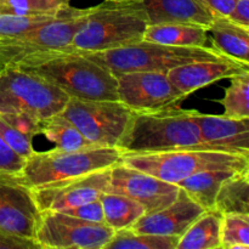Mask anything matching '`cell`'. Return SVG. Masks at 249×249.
<instances>
[{
  "instance_id": "6da1fadb",
  "label": "cell",
  "mask_w": 249,
  "mask_h": 249,
  "mask_svg": "<svg viewBox=\"0 0 249 249\" xmlns=\"http://www.w3.org/2000/svg\"><path fill=\"white\" fill-rule=\"evenodd\" d=\"M118 148L122 153L211 150L195 122L194 109L174 108L146 113L134 112Z\"/></svg>"
},
{
  "instance_id": "7a4b0ae2",
  "label": "cell",
  "mask_w": 249,
  "mask_h": 249,
  "mask_svg": "<svg viewBox=\"0 0 249 249\" xmlns=\"http://www.w3.org/2000/svg\"><path fill=\"white\" fill-rule=\"evenodd\" d=\"M90 9L68 6L56 18L0 41V70L28 68L36 60L38 66L57 56L78 53L72 46L73 36L85 22Z\"/></svg>"
},
{
  "instance_id": "3957f363",
  "label": "cell",
  "mask_w": 249,
  "mask_h": 249,
  "mask_svg": "<svg viewBox=\"0 0 249 249\" xmlns=\"http://www.w3.org/2000/svg\"><path fill=\"white\" fill-rule=\"evenodd\" d=\"M148 24L141 2L105 0L91 6L85 22L73 36L72 46L83 55L124 48L142 40Z\"/></svg>"
},
{
  "instance_id": "277c9868",
  "label": "cell",
  "mask_w": 249,
  "mask_h": 249,
  "mask_svg": "<svg viewBox=\"0 0 249 249\" xmlns=\"http://www.w3.org/2000/svg\"><path fill=\"white\" fill-rule=\"evenodd\" d=\"M84 56L104 66L114 75L126 72L168 73L186 63L228 57L213 46H173L146 40Z\"/></svg>"
},
{
  "instance_id": "5b68a950",
  "label": "cell",
  "mask_w": 249,
  "mask_h": 249,
  "mask_svg": "<svg viewBox=\"0 0 249 249\" xmlns=\"http://www.w3.org/2000/svg\"><path fill=\"white\" fill-rule=\"evenodd\" d=\"M23 70L45 78L70 97L92 101H119L116 75L83 53L61 55Z\"/></svg>"
},
{
  "instance_id": "8992f818",
  "label": "cell",
  "mask_w": 249,
  "mask_h": 249,
  "mask_svg": "<svg viewBox=\"0 0 249 249\" xmlns=\"http://www.w3.org/2000/svg\"><path fill=\"white\" fill-rule=\"evenodd\" d=\"M122 164L153 175L163 181L179 184L203 170L249 168V158L212 150H180L156 153H123Z\"/></svg>"
},
{
  "instance_id": "52a82bcc",
  "label": "cell",
  "mask_w": 249,
  "mask_h": 249,
  "mask_svg": "<svg viewBox=\"0 0 249 249\" xmlns=\"http://www.w3.org/2000/svg\"><path fill=\"white\" fill-rule=\"evenodd\" d=\"M122 151L117 147H90L78 150L34 151L26 160L19 175L29 187L51 181L79 177L106 169L122 162Z\"/></svg>"
},
{
  "instance_id": "ba28073f",
  "label": "cell",
  "mask_w": 249,
  "mask_h": 249,
  "mask_svg": "<svg viewBox=\"0 0 249 249\" xmlns=\"http://www.w3.org/2000/svg\"><path fill=\"white\" fill-rule=\"evenodd\" d=\"M70 96L45 78L23 68L0 70V114H28L38 121L61 113Z\"/></svg>"
},
{
  "instance_id": "9c48e42d",
  "label": "cell",
  "mask_w": 249,
  "mask_h": 249,
  "mask_svg": "<svg viewBox=\"0 0 249 249\" xmlns=\"http://www.w3.org/2000/svg\"><path fill=\"white\" fill-rule=\"evenodd\" d=\"M134 112L121 101H92L70 97L61 112L91 145L117 147Z\"/></svg>"
},
{
  "instance_id": "30bf717a",
  "label": "cell",
  "mask_w": 249,
  "mask_h": 249,
  "mask_svg": "<svg viewBox=\"0 0 249 249\" xmlns=\"http://www.w3.org/2000/svg\"><path fill=\"white\" fill-rule=\"evenodd\" d=\"M113 233L104 223H90L60 211H40L34 240L41 249H104Z\"/></svg>"
},
{
  "instance_id": "8fae6325",
  "label": "cell",
  "mask_w": 249,
  "mask_h": 249,
  "mask_svg": "<svg viewBox=\"0 0 249 249\" xmlns=\"http://www.w3.org/2000/svg\"><path fill=\"white\" fill-rule=\"evenodd\" d=\"M116 77L118 100L135 113L174 108L186 99L167 73L126 72Z\"/></svg>"
},
{
  "instance_id": "7c38bea8",
  "label": "cell",
  "mask_w": 249,
  "mask_h": 249,
  "mask_svg": "<svg viewBox=\"0 0 249 249\" xmlns=\"http://www.w3.org/2000/svg\"><path fill=\"white\" fill-rule=\"evenodd\" d=\"M40 209L19 173L0 172V231L34 240Z\"/></svg>"
},
{
  "instance_id": "4fadbf2b",
  "label": "cell",
  "mask_w": 249,
  "mask_h": 249,
  "mask_svg": "<svg viewBox=\"0 0 249 249\" xmlns=\"http://www.w3.org/2000/svg\"><path fill=\"white\" fill-rule=\"evenodd\" d=\"M111 168L32 187L40 211H62L95 201L107 192Z\"/></svg>"
},
{
  "instance_id": "5bb4252c",
  "label": "cell",
  "mask_w": 249,
  "mask_h": 249,
  "mask_svg": "<svg viewBox=\"0 0 249 249\" xmlns=\"http://www.w3.org/2000/svg\"><path fill=\"white\" fill-rule=\"evenodd\" d=\"M107 192L123 195L139 202L146 214L155 213L177 199L180 187L163 181L153 175L118 163L111 167V178Z\"/></svg>"
},
{
  "instance_id": "9a60e30c",
  "label": "cell",
  "mask_w": 249,
  "mask_h": 249,
  "mask_svg": "<svg viewBox=\"0 0 249 249\" xmlns=\"http://www.w3.org/2000/svg\"><path fill=\"white\" fill-rule=\"evenodd\" d=\"M201 136L213 151L236 153L249 158V118H229L194 109Z\"/></svg>"
},
{
  "instance_id": "2e32d148",
  "label": "cell",
  "mask_w": 249,
  "mask_h": 249,
  "mask_svg": "<svg viewBox=\"0 0 249 249\" xmlns=\"http://www.w3.org/2000/svg\"><path fill=\"white\" fill-rule=\"evenodd\" d=\"M204 211L206 209L192 201L186 192L180 189L177 199L172 204L155 213L145 214L130 229L138 233L180 237Z\"/></svg>"
},
{
  "instance_id": "e0dca14e",
  "label": "cell",
  "mask_w": 249,
  "mask_h": 249,
  "mask_svg": "<svg viewBox=\"0 0 249 249\" xmlns=\"http://www.w3.org/2000/svg\"><path fill=\"white\" fill-rule=\"evenodd\" d=\"M249 65L230 57L218 60L196 61L178 66L167 73L170 82L185 96H189L196 90L207 87L216 80L231 78L243 71H248Z\"/></svg>"
},
{
  "instance_id": "ac0fdd59",
  "label": "cell",
  "mask_w": 249,
  "mask_h": 249,
  "mask_svg": "<svg viewBox=\"0 0 249 249\" xmlns=\"http://www.w3.org/2000/svg\"><path fill=\"white\" fill-rule=\"evenodd\" d=\"M148 23H190L208 27L214 14L203 0H142Z\"/></svg>"
},
{
  "instance_id": "d6986e66",
  "label": "cell",
  "mask_w": 249,
  "mask_h": 249,
  "mask_svg": "<svg viewBox=\"0 0 249 249\" xmlns=\"http://www.w3.org/2000/svg\"><path fill=\"white\" fill-rule=\"evenodd\" d=\"M213 48L220 53L249 65V28L231 21L229 17L215 15L208 27Z\"/></svg>"
},
{
  "instance_id": "ffe728a7",
  "label": "cell",
  "mask_w": 249,
  "mask_h": 249,
  "mask_svg": "<svg viewBox=\"0 0 249 249\" xmlns=\"http://www.w3.org/2000/svg\"><path fill=\"white\" fill-rule=\"evenodd\" d=\"M142 40L173 46H207L208 29L198 24H148Z\"/></svg>"
},
{
  "instance_id": "44dd1931",
  "label": "cell",
  "mask_w": 249,
  "mask_h": 249,
  "mask_svg": "<svg viewBox=\"0 0 249 249\" xmlns=\"http://www.w3.org/2000/svg\"><path fill=\"white\" fill-rule=\"evenodd\" d=\"M223 214L216 209L204 211L180 236L177 249L220 248V228Z\"/></svg>"
},
{
  "instance_id": "7402d4cb",
  "label": "cell",
  "mask_w": 249,
  "mask_h": 249,
  "mask_svg": "<svg viewBox=\"0 0 249 249\" xmlns=\"http://www.w3.org/2000/svg\"><path fill=\"white\" fill-rule=\"evenodd\" d=\"M247 169V168H246ZM241 170L214 169L198 172L180 181L178 186L203 209H213L219 189L226 179Z\"/></svg>"
},
{
  "instance_id": "603a6c76",
  "label": "cell",
  "mask_w": 249,
  "mask_h": 249,
  "mask_svg": "<svg viewBox=\"0 0 249 249\" xmlns=\"http://www.w3.org/2000/svg\"><path fill=\"white\" fill-rule=\"evenodd\" d=\"M104 209V220L114 231L130 229L146 211L139 202L118 194L104 192L99 197Z\"/></svg>"
},
{
  "instance_id": "cb8c5ba5",
  "label": "cell",
  "mask_w": 249,
  "mask_h": 249,
  "mask_svg": "<svg viewBox=\"0 0 249 249\" xmlns=\"http://www.w3.org/2000/svg\"><path fill=\"white\" fill-rule=\"evenodd\" d=\"M213 209L221 214H249V168L235 173L223 182Z\"/></svg>"
},
{
  "instance_id": "d4e9b609",
  "label": "cell",
  "mask_w": 249,
  "mask_h": 249,
  "mask_svg": "<svg viewBox=\"0 0 249 249\" xmlns=\"http://www.w3.org/2000/svg\"><path fill=\"white\" fill-rule=\"evenodd\" d=\"M39 130L60 150H78L94 146L61 113L53 114L39 123Z\"/></svg>"
},
{
  "instance_id": "484cf974",
  "label": "cell",
  "mask_w": 249,
  "mask_h": 249,
  "mask_svg": "<svg viewBox=\"0 0 249 249\" xmlns=\"http://www.w3.org/2000/svg\"><path fill=\"white\" fill-rule=\"evenodd\" d=\"M179 236L134 232L131 229L114 231L104 249H177Z\"/></svg>"
},
{
  "instance_id": "4316f807",
  "label": "cell",
  "mask_w": 249,
  "mask_h": 249,
  "mask_svg": "<svg viewBox=\"0 0 249 249\" xmlns=\"http://www.w3.org/2000/svg\"><path fill=\"white\" fill-rule=\"evenodd\" d=\"M231 84L220 100L224 107V117L249 118V70L230 78Z\"/></svg>"
},
{
  "instance_id": "83f0119b",
  "label": "cell",
  "mask_w": 249,
  "mask_h": 249,
  "mask_svg": "<svg viewBox=\"0 0 249 249\" xmlns=\"http://www.w3.org/2000/svg\"><path fill=\"white\" fill-rule=\"evenodd\" d=\"M71 5V0H0V14L11 16H53Z\"/></svg>"
},
{
  "instance_id": "f1b7e54d",
  "label": "cell",
  "mask_w": 249,
  "mask_h": 249,
  "mask_svg": "<svg viewBox=\"0 0 249 249\" xmlns=\"http://www.w3.org/2000/svg\"><path fill=\"white\" fill-rule=\"evenodd\" d=\"M220 248H249V214H223L220 228Z\"/></svg>"
},
{
  "instance_id": "f546056e",
  "label": "cell",
  "mask_w": 249,
  "mask_h": 249,
  "mask_svg": "<svg viewBox=\"0 0 249 249\" xmlns=\"http://www.w3.org/2000/svg\"><path fill=\"white\" fill-rule=\"evenodd\" d=\"M62 12H60L58 15H53V16H11V15L0 14V41L15 38L34 27L51 21L60 16Z\"/></svg>"
},
{
  "instance_id": "4dcf8cb0",
  "label": "cell",
  "mask_w": 249,
  "mask_h": 249,
  "mask_svg": "<svg viewBox=\"0 0 249 249\" xmlns=\"http://www.w3.org/2000/svg\"><path fill=\"white\" fill-rule=\"evenodd\" d=\"M0 136L16 155L24 160H27L34 152L32 146L33 138L12 126L11 124L6 123L2 118H0Z\"/></svg>"
},
{
  "instance_id": "1f68e13d",
  "label": "cell",
  "mask_w": 249,
  "mask_h": 249,
  "mask_svg": "<svg viewBox=\"0 0 249 249\" xmlns=\"http://www.w3.org/2000/svg\"><path fill=\"white\" fill-rule=\"evenodd\" d=\"M62 213L68 214V215L75 216L82 220L90 221V223H104V209H102V204L100 199H95V201L87 202L80 206L71 207V208L62 209Z\"/></svg>"
},
{
  "instance_id": "d6a6232c",
  "label": "cell",
  "mask_w": 249,
  "mask_h": 249,
  "mask_svg": "<svg viewBox=\"0 0 249 249\" xmlns=\"http://www.w3.org/2000/svg\"><path fill=\"white\" fill-rule=\"evenodd\" d=\"M0 118H2L6 123L11 124L12 126L17 128L18 130L31 135L32 138L40 134V130H39V123H40V121L28 116V114L4 113L0 114Z\"/></svg>"
},
{
  "instance_id": "836d02e7",
  "label": "cell",
  "mask_w": 249,
  "mask_h": 249,
  "mask_svg": "<svg viewBox=\"0 0 249 249\" xmlns=\"http://www.w3.org/2000/svg\"><path fill=\"white\" fill-rule=\"evenodd\" d=\"M24 160H26L16 155L0 136V172L19 173L23 168Z\"/></svg>"
},
{
  "instance_id": "e575fe53",
  "label": "cell",
  "mask_w": 249,
  "mask_h": 249,
  "mask_svg": "<svg viewBox=\"0 0 249 249\" xmlns=\"http://www.w3.org/2000/svg\"><path fill=\"white\" fill-rule=\"evenodd\" d=\"M0 249H41L32 238L0 231Z\"/></svg>"
},
{
  "instance_id": "d590c367",
  "label": "cell",
  "mask_w": 249,
  "mask_h": 249,
  "mask_svg": "<svg viewBox=\"0 0 249 249\" xmlns=\"http://www.w3.org/2000/svg\"><path fill=\"white\" fill-rule=\"evenodd\" d=\"M229 18L249 28V0H237Z\"/></svg>"
},
{
  "instance_id": "8d00e7d4",
  "label": "cell",
  "mask_w": 249,
  "mask_h": 249,
  "mask_svg": "<svg viewBox=\"0 0 249 249\" xmlns=\"http://www.w3.org/2000/svg\"><path fill=\"white\" fill-rule=\"evenodd\" d=\"M237 0H203L204 4L215 15L229 17L232 12Z\"/></svg>"
},
{
  "instance_id": "74e56055",
  "label": "cell",
  "mask_w": 249,
  "mask_h": 249,
  "mask_svg": "<svg viewBox=\"0 0 249 249\" xmlns=\"http://www.w3.org/2000/svg\"><path fill=\"white\" fill-rule=\"evenodd\" d=\"M106 1H114V2H141L142 0H106Z\"/></svg>"
}]
</instances>
